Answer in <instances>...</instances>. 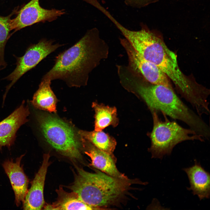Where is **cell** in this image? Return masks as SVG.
<instances>
[{
  "label": "cell",
  "mask_w": 210,
  "mask_h": 210,
  "mask_svg": "<svg viewBox=\"0 0 210 210\" xmlns=\"http://www.w3.org/2000/svg\"><path fill=\"white\" fill-rule=\"evenodd\" d=\"M25 154L17 158L15 162L13 159L6 160L2 164L8 177L15 195V203L19 206L22 203L28 190L29 179L25 174L23 165H21Z\"/></svg>",
  "instance_id": "obj_11"
},
{
  "label": "cell",
  "mask_w": 210,
  "mask_h": 210,
  "mask_svg": "<svg viewBox=\"0 0 210 210\" xmlns=\"http://www.w3.org/2000/svg\"><path fill=\"white\" fill-rule=\"evenodd\" d=\"M80 138L84 152L91 160L90 166L114 177H128L117 169L116 165V159L113 154L102 150L83 138Z\"/></svg>",
  "instance_id": "obj_13"
},
{
  "label": "cell",
  "mask_w": 210,
  "mask_h": 210,
  "mask_svg": "<svg viewBox=\"0 0 210 210\" xmlns=\"http://www.w3.org/2000/svg\"><path fill=\"white\" fill-rule=\"evenodd\" d=\"M105 43L100 37L98 29L88 30L77 42L57 56L52 68L42 79H60L70 87L86 85L89 75L101 59L107 56L104 51Z\"/></svg>",
  "instance_id": "obj_2"
},
{
  "label": "cell",
  "mask_w": 210,
  "mask_h": 210,
  "mask_svg": "<svg viewBox=\"0 0 210 210\" xmlns=\"http://www.w3.org/2000/svg\"><path fill=\"white\" fill-rule=\"evenodd\" d=\"M183 170L187 175L190 185L187 188L191 190L194 195H196L200 200L209 198L210 196V175L196 160L194 164Z\"/></svg>",
  "instance_id": "obj_14"
},
{
  "label": "cell",
  "mask_w": 210,
  "mask_h": 210,
  "mask_svg": "<svg viewBox=\"0 0 210 210\" xmlns=\"http://www.w3.org/2000/svg\"><path fill=\"white\" fill-rule=\"evenodd\" d=\"M30 113L29 107L23 100L18 108L0 122V151L3 147L10 149L14 144L17 131L28 121L27 117Z\"/></svg>",
  "instance_id": "obj_10"
},
{
  "label": "cell",
  "mask_w": 210,
  "mask_h": 210,
  "mask_svg": "<svg viewBox=\"0 0 210 210\" xmlns=\"http://www.w3.org/2000/svg\"><path fill=\"white\" fill-rule=\"evenodd\" d=\"M49 153L44 154L41 166L31 183L22 202L24 210H41L44 206L43 190L46 176L50 163Z\"/></svg>",
  "instance_id": "obj_12"
},
{
  "label": "cell",
  "mask_w": 210,
  "mask_h": 210,
  "mask_svg": "<svg viewBox=\"0 0 210 210\" xmlns=\"http://www.w3.org/2000/svg\"><path fill=\"white\" fill-rule=\"evenodd\" d=\"M120 32L139 54L157 66L172 80L186 101L192 104L198 100L202 92L201 86L183 74L179 67L176 55L161 38L142 25L138 31L123 27Z\"/></svg>",
  "instance_id": "obj_1"
},
{
  "label": "cell",
  "mask_w": 210,
  "mask_h": 210,
  "mask_svg": "<svg viewBox=\"0 0 210 210\" xmlns=\"http://www.w3.org/2000/svg\"><path fill=\"white\" fill-rule=\"evenodd\" d=\"M92 107L95 111V130L101 131L110 125L116 126L118 124L116 109L93 102Z\"/></svg>",
  "instance_id": "obj_18"
},
{
  "label": "cell",
  "mask_w": 210,
  "mask_h": 210,
  "mask_svg": "<svg viewBox=\"0 0 210 210\" xmlns=\"http://www.w3.org/2000/svg\"><path fill=\"white\" fill-rule=\"evenodd\" d=\"M16 11L14 10L8 16L0 15V70L4 69L7 66L4 58L5 48L11 31L10 18Z\"/></svg>",
  "instance_id": "obj_19"
},
{
  "label": "cell",
  "mask_w": 210,
  "mask_h": 210,
  "mask_svg": "<svg viewBox=\"0 0 210 210\" xmlns=\"http://www.w3.org/2000/svg\"><path fill=\"white\" fill-rule=\"evenodd\" d=\"M95 170L90 173L77 168L74 181L68 187L82 201L97 210L121 208L132 196L134 185L147 184L137 179L114 177Z\"/></svg>",
  "instance_id": "obj_3"
},
{
  "label": "cell",
  "mask_w": 210,
  "mask_h": 210,
  "mask_svg": "<svg viewBox=\"0 0 210 210\" xmlns=\"http://www.w3.org/2000/svg\"><path fill=\"white\" fill-rule=\"evenodd\" d=\"M120 43L128 57L129 69L132 73L141 75L151 84L160 85L172 88L167 76L157 66L144 59L125 38H120Z\"/></svg>",
  "instance_id": "obj_8"
},
{
  "label": "cell",
  "mask_w": 210,
  "mask_h": 210,
  "mask_svg": "<svg viewBox=\"0 0 210 210\" xmlns=\"http://www.w3.org/2000/svg\"><path fill=\"white\" fill-rule=\"evenodd\" d=\"M37 119L43 135L52 147L70 159L81 158V138L71 126L57 117L47 114H38Z\"/></svg>",
  "instance_id": "obj_6"
},
{
  "label": "cell",
  "mask_w": 210,
  "mask_h": 210,
  "mask_svg": "<svg viewBox=\"0 0 210 210\" xmlns=\"http://www.w3.org/2000/svg\"><path fill=\"white\" fill-rule=\"evenodd\" d=\"M125 83L134 88L151 112H161L183 121L197 134L209 139V126L181 100L172 88L160 85L145 84L133 75L126 78Z\"/></svg>",
  "instance_id": "obj_4"
},
{
  "label": "cell",
  "mask_w": 210,
  "mask_h": 210,
  "mask_svg": "<svg viewBox=\"0 0 210 210\" xmlns=\"http://www.w3.org/2000/svg\"><path fill=\"white\" fill-rule=\"evenodd\" d=\"M53 40L43 38L38 43L29 46L22 56L16 57L15 68L4 78L11 81V82L6 87L3 96L4 101L10 88L20 77L35 67L49 55L63 45L58 43L53 44Z\"/></svg>",
  "instance_id": "obj_7"
},
{
  "label": "cell",
  "mask_w": 210,
  "mask_h": 210,
  "mask_svg": "<svg viewBox=\"0 0 210 210\" xmlns=\"http://www.w3.org/2000/svg\"><path fill=\"white\" fill-rule=\"evenodd\" d=\"M58 197L52 204L44 207L47 210H97L82 201L77 194L74 192H68L62 187L57 190Z\"/></svg>",
  "instance_id": "obj_15"
},
{
  "label": "cell",
  "mask_w": 210,
  "mask_h": 210,
  "mask_svg": "<svg viewBox=\"0 0 210 210\" xmlns=\"http://www.w3.org/2000/svg\"><path fill=\"white\" fill-rule=\"evenodd\" d=\"M84 0L85 1H91L92 0Z\"/></svg>",
  "instance_id": "obj_20"
},
{
  "label": "cell",
  "mask_w": 210,
  "mask_h": 210,
  "mask_svg": "<svg viewBox=\"0 0 210 210\" xmlns=\"http://www.w3.org/2000/svg\"><path fill=\"white\" fill-rule=\"evenodd\" d=\"M153 120V129L149 134L151 144L148 149L152 158L162 160L165 155H170L177 144L187 140L203 142L204 139L192 129L184 128L175 121H171L165 114L163 121L158 112H151Z\"/></svg>",
  "instance_id": "obj_5"
},
{
  "label": "cell",
  "mask_w": 210,
  "mask_h": 210,
  "mask_svg": "<svg viewBox=\"0 0 210 210\" xmlns=\"http://www.w3.org/2000/svg\"><path fill=\"white\" fill-rule=\"evenodd\" d=\"M65 13L64 10L47 9L40 5L39 0H31L17 12L10 21L11 30L15 32L39 22H51Z\"/></svg>",
  "instance_id": "obj_9"
},
{
  "label": "cell",
  "mask_w": 210,
  "mask_h": 210,
  "mask_svg": "<svg viewBox=\"0 0 210 210\" xmlns=\"http://www.w3.org/2000/svg\"><path fill=\"white\" fill-rule=\"evenodd\" d=\"M51 81L42 79L31 102L36 108L55 113L57 99L51 88Z\"/></svg>",
  "instance_id": "obj_16"
},
{
  "label": "cell",
  "mask_w": 210,
  "mask_h": 210,
  "mask_svg": "<svg viewBox=\"0 0 210 210\" xmlns=\"http://www.w3.org/2000/svg\"><path fill=\"white\" fill-rule=\"evenodd\" d=\"M78 134L80 137L88 141L99 149L113 155L116 145L113 138L101 131L88 132L79 130Z\"/></svg>",
  "instance_id": "obj_17"
}]
</instances>
